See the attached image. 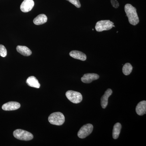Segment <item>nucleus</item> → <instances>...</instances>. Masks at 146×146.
Masks as SVG:
<instances>
[{"label":"nucleus","mask_w":146,"mask_h":146,"mask_svg":"<svg viewBox=\"0 0 146 146\" xmlns=\"http://www.w3.org/2000/svg\"><path fill=\"white\" fill-rule=\"evenodd\" d=\"M27 83L29 86L36 88H39L40 84L37 79L33 76L29 77L27 80Z\"/></svg>","instance_id":"nucleus-13"},{"label":"nucleus","mask_w":146,"mask_h":146,"mask_svg":"<svg viewBox=\"0 0 146 146\" xmlns=\"http://www.w3.org/2000/svg\"><path fill=\"white\" fill-rule=\"evenodd\" d=\"M136 111L137 114L140 116H143L146 114V101H143L138 104L136 107Z\"/></svg>","instance_id":"nucleus-12"},{"label":"nucleus","mask_w":146,"mask_h":146,"mask_svg":"<svg viewBox=\"0 0 146 146\" xmlns=\"http://www.w3.org/2000/svg\"><path fill=\"white\" fill-rule=\"evenodd\" d=\"M70 55L73 58L82 60V61H84L86 59V55L79 51H72L70 53Z\"/></svg>","instance_id":"nucleus-11"},{"label":"nucleus","mask_w":146,"mask_h":146,"mask_svg":"<svg viewBox=\"0 0 146 146\" xmlns=\"http://www.w3.org/2000/svg\"><path fill=\"white\" fill-rule=\"evenodd\" d=\"M125 11L131 25L135 26L138 24L139 23V18L135 7L130 4H127L125 6Z\"/></svg>","instance_id":"nucleus-1"},{"label":"nucleus","mask_w":146,"mask_h":146,"mask_svg":"<svg viewBox=\"0 0 146 146\" xmlns=\"http://www.w3.org/2000/svg\"><path fill=\"white\" fill-rule=\"evenodd\" d=\"M48 18L44 14H41L36 16V18L33 20V23L35 25H43V24L46 23Z\"/></svg>","instance_id":"nucleus-15"},{"label":"nucleus","mask_w":146,"mask_h":146,"mask_svg":"<svg viewBox=\"0 0 146 146\" xmlns=\"http://www.w3.org/2000/svg\"><path fill=\"white\" fill-rule=\"evenodd\" d=\"M34 6L33 0H24L21 4V9L23 12L27 13L31 11Z\"/></svg>","instance_id":"nucleus-7"},{"label":"nucleus","mask_w":146,"mask_h":146,"mask_svg":"<svg viewBox=\"0 0 146 146\" xmlns=\"http://www.w3.org/2000/svg\"><path fill=\"white\" fill-rule=\"evenodd\" d=\"M94 127L91 124H87L83 125L78 133L79 138L83 139L89 136L93 131Z\"/></svg>","instance_id":"nucleus-6"},{"label":"nucleus","mask_w":146,"mask_h":146,"mask_svg":"<svg viewBox=\"0 0 146 146\" xmlns=\"http://www.w3.org/2000/svg\"><path fill=\"white\" fill-rule=\"evenodd\" d=\"M49 122L54 125H61L64 123L65 118L63 113L60 112H54L49 116Z\"/></svg>","instance_id":"nucleus-2"},{"label":"nucleus","mask_w":146,"mask_h":146,"mask_svg":"<svg viewBox=\"0 0 146 146\" xmlns=\"http://www.w3.org/2000/svg\"><path fill=\"white\" fill-rule=\"evenodd\" d=\"M133 67L131 64L129 63H126L123 66V72L126 76L129 75L131 72Z\"/></svg>","instance_id":"nucleus-17"},{"label":"nucleus","mask_w":146,"mask_h":146,"mask_svg":"<svg viewBox=\"0 0 146 146\" xmlns=\"http://www.w3.org/2000/svg\"><path fill=\"white\" fill-rule=\"evenodd\" d=\"M113 25L114 23L109 20H102L97 22L95 28L98 32L108 31L112 28Z\"/></svg>","instance_id":"nucleus-4"},{"label":"nucleus","mask_w":146,"mask_h":146,"mask_svg":"<svg viewBox=\"0 0 146 146\" xmlns=\"http://www.w3.org/2000/svg\"><path fill=\"white\" fill-rule=\"evenodd\" d=\"M21 107V104L18 102H10L5 104L2 106V109L5 111H11L19 109Z\"/></svg>","instance_id":"nucleus-9"},{"label":"nucleus","mask_w":146,"mask_h":146,"mask_svg":"<svg viewBox=\"0 0 146 146\" xmlns=\"http://www.w3.org/2000/svg\"><path fill=\"white\" fill-rule=\"evenodd\" d=\"M121 125L119 123H116L113 127L112 131V137L114 139H117L121 132Z\"/></svg>","instance_id":"nucleus-16"},{"label":"nucleus","mask_w":146,"mask_h":146,"mask_svg":"<svg viewBox=\"0 0 146 146\" xmlns=\"http://www.w3.org/2000/svg\"><path fill=\"white\" fill-rule=\"evenodd\" d=\"M100 76L96 74L88 73L84 74L81 79V81L84 83H90L94 80L99 78Z\"/></svg>","instance_id":"nucleus-8"},{"label":"nucleus","mask_w":146,"mask_h":146,"mask_svg":"<svg viewBox=\"0 0 146 146\" xmlns=\"http://www.w3.org/2000/svg\"><path fill=\"white\" fill-rule=\"evenodd\" d=\"M13 136L16 139L22 141H29L33 138V136L30 132L23 129H18L13 132Z\"/></svg>","instance_id":"nucleus-3"},{"label":"nucleus","mask_w":146,"mask_h":146,"mask_svg":"<svg viewBox=\"0 0 146 146\" xmlns=\"http://www.w3.org/2000/svg\"><path fill=\"white\" fill-rule=\"evenodd\" d=\"M111 4L115 8H117L119 7V4L117 0H111Z\"/></svg>","instance_id":"nucleus-20"},{"label":"nucleus","mask_w":146,"mask_h":146,"mask_svg":"<svg viewBox=\"0 0 146 146\" xmlns=\"http://www.w3.org/2000/svg\"><path fill=\"white\" fill-rule=\"evenodd\" d=\"M16 50L18 52L24 56H29L32 54L31 51L25 46H17Z\"/></svg>","instance_id":"nucleus-14"},{"label":"nucleus","mask_w":146,"mask_h":146,"mask_svg":"<svg viewBox=\"0 0 146 146\" xmlns=\"http://www.w3.org/2000/svg\"><path fill=\"white\" fill-rule=\"evenodd\" d=\"M7 55V51L5 47L3 45L0 44V56L2 57H5Z\"/></svg>","instance_id":"nucleus-18"},{"label":"nucleus","mask_w":146,"mask_h":146,"mask_svg":"<svg viewBox=\"0 0 146 146\" xmlns=\"http://www.w3.org/2000/svg\"><path fill=\"white\" fill-rule=\"evenodd\" d=\"M112 89H108L105 92L104 95L102 96L101 99V104L103 108H106L108 104V99L112 95Z\"/></svg>","instance_id":"nucleus-10"},{"label":"nucleus","mask_w":146,"mask_h":146,"mask_svg":"<svg viewBox=\"0 0 146 146\" xmlns=\"http://www.w3.org/2000/svg\"><path fill=\"white\" fill-rule=\"evenodd\" d=\"M75 6L77 8H80L81 7V4L79 0H66Z\"/></svg>","instance_id":"nucleus-19"},{"label":"nucleus","mask_w":146,"mask_h":146,"mask_svg":"<svg viewBox=\"0 0 146 146\" xmlns=\"http://www.w3.org/2000/svg\"><path fill=\"white\" fill-rule=\"evenodd\" d=\"M66 96L70 101L74 104L81 102L82 96L80 93L73 91H68L66 93Z\"/></svg>","instance_id":"nucleus-5"}]
</instances>
